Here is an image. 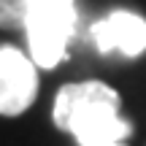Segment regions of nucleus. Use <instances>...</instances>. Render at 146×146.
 <instances>
[{"label": "nucleus", "mask_w": 146, "mask_h": 146, "mask_svg": "<svg viewBox=\"0 0 146 146\" xmlns=\"http://www.w3.org/2000/svg\"><path fill=\"white\" fill-rule=\"evenodd\" d=\"M54 125L78 146H106L130 138L133 125L122 116V100L106 81L62 84L54 98Z\"/></svg>", "instance_id": "nucleus-1"}, {"label": "nucleus", "mask_w": 146, "mask_h": 146, "mask_svg": "<svg viewBox=\"0 0 146 146\" xmlns=\"http://www.w3.org/2000/svg\"><path fill=\"white\" fill-rule=\"evenodd\" d=\"M30 60L43 70L57 68L65 60L73 30H76V5L73 0H35L25 16Z\"/></svg>", "instance_id": "nucleus-2"}, {"label": "nucleus", "mask_w": 146, "mask_h": 146, "mask_svg": "<svg viewBox=\"0 0 146 146\" xmlns=\"http://www.w3.org/2000/svg\"><path fill=\"white\" fill-rule=\"evenodd\" d=\"M38 98V65L16 46H0V116H19Z\"/></svg>", "instance_id": "nucleus-3"}, {"label": "nucleus", "mask_w": 146, "mask_h": 146, "mask_svg": "<svg viewBox=\"0 0 146 146\" xmlns=\"http://www.w3.org/2000/svg\"><path fill=\"white\" fill-rule=\"evenodd\" d=\"M98 52H119L125 57H141L146 52V19L133 11H111L92 25Z\"/></svg>", "instance_id": "nucleus-4"}, {"label": "nucleus", "mask_w": 146, "mask_h": 146, "mask_svg": "<svg viewBox=\"0 0 146 146\" xmlns=\"http://www.w3.org/2000/svg\"><path fill=\"white\" fill-rule=\"evenodd\" d=\"M35 0H0V27L19 30L25 27V16Z\"/></svg>", "instance_id": "nucleus-5"}, {"label": "nucleus", "mask_w": 146, "mask_h": 146, "mask_svg": "<svg viewBox=\"0 0 146 146\" xmlns=\"http://www.w3.org/2000/svg\"><path fill=\"white\" fill-rule=\"evenodd\" d=\"M106 146H127V141H122V143H106Z\"/></svg>", "instance_id": "nucleus-6"}]
</instances>
